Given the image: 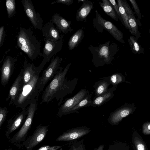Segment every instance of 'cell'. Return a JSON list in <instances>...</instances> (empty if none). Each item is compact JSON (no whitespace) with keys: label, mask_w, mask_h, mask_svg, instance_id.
Masks as SVG:
<instances>
[{"label":"cell","mask_w":150,"mask_h":150,"mask_svg":"<svg viewBox=\"0 0 150 150\" xmlns=\"http://www.w3.org/2000/svg\"><path fill=\"white\" fill-rule=\"evenodd\" d=\"M127 16L130 27L129 31L138 40L141 37V33L139 30L137 19L135 16L131 15H127Z\"/></svg>","instance_id":"26"},{"label":"cell","mask_w":150,"mask_h":150,"mask_svg":"<svg viewBox=\"0 0 150 150\" xmlns=\"http://www.w3.org/2000/svg\"><path fill=\"white\" fill-rule=\"evenodd\" d=\"M38 99L35 100L28 108V113L25 121L19 131L13 137L12 140L19 142L23 139L31 125L35 113L37 108Z\"/></svg>","instance_id":"7"},{"label":"cell","mask_w":150,"mask_h":150,"mask_svg":"<svg viewBox=\"0 0 150 150\" xmlns=\"http://www.w3.org/2000/svg\"><path fill=\"white\" fill-rule=\"evenodd\" d=\"M6 5L8 17H13L15 14L16 2L15 0H6Z\"/></svg>","instance_id":"30"},{"label":"cell","mask_w":150,"mask_h":150,"mask_svg":"<svg viewBox=\"0 0 150 150\" xmlns=\"http://www.w3.org/2000/svg\"><path fill=\"white\" fill-rule=\"evenodd\" d=\"M109 1L112 4L115 12L119 16V18L121 17L120 15L119 11V7L118 4L116 2L115 0H109Z\"/></svg>","instance_id":"39"},{"label":"cell","mask_w":150,"mask_h":150,"mask_svg":"<svg viewBox=\"0 0 150 150\" xmlns=\"http://www.w3.org/2000/svg\"><path fill=\"white\" fill-rule=\"evenodd\" d=\"M105 147V145L103 144L99 145L98 147L95 150H104V148Z\"/></svg>","instance_id":"42"},{"label":"cell","mask_w":150,"mask_h":150,"mask_svg":"<svg viewBox=\"0 0 150 150\" xmlns=\"http://www.w3.org/2000/svg\"><path fill=\"white\" fill-rule=\"evenodd\" d=\"M30 81L24 85L15 99L13 105L22 110L26 108L35 100L38 99L41 93L39 85V75L44 67L40 65Z\"/></svg>","instance_id":"2"},{"label":"cell","mask_w":150,"mask_h":150,"mask_svg":"<svg viewBox=\"0 0 150 150\" xmlns=\"http://www.w3.org/2000/svg\"><path fill=\"white\" fill-rule=\"evenodd\" d=\"M85 1V0H78V3H80L81 1H82L83 2Z\"/></svg>","instance_id":"43"},{"label":"cell","mask_w":150,"mask_h":150,"mask_svg":"<svg viewBox=\"0 0 150 150\" xmlns=\"http://www.w3.org/2000/svg\"><path fill=\"white\" fill-rule=\"evenodd\" d=\"M44 38L52 42L62 39L63 36L60 35L58 30L51 21L46 23L41 30Z\"/></svg>","instance_id":"14"},{"label":"cell","mask_w":150,"mask_h":150,"mask_svg":"<svg viewBox=\"0 0 150 150\" xmlns=\"http://www.w3.org/2000/svg\"><path fill=\"white\" fill-rule=\"evenodd\" d=\"M71 64L69 63L67 64L63 70V67H60L43 91L41 103L45 102L48 103L55 98L59 106L67 95L72 93L77 84L78 79L75 78L70 80L66 77Z\"/></svg>","instance_id":"1"},{"label":"cell","mask_w":150,"mask_h":150,"mask_svg":"<svg viewBox=\"0 0 150 150\" xmlns=\"http://www.w3.org/2000/svg\"><path fill=\"white\" fill-rule=\"evenodd\" d=\"M142 131L145 135L150 134V122H146L143 124Z\"/></svg>","instance_id":"37"},{"label":"cell","mask_w":150,"mask_h":150,"mask_svg":"<svg viewBox=\"0 0 150 150\" xmlns=\"http://www.w3.org/2000/svg\"><path fill=\"white\" fill-rule=\"evenodd\" d=\"M101 79H102L95 82L93 86L95 88L94 91L95 95L93 99L106 93L111 85L109 79L106 77Z\"/></svg>","instance_id":"22"},{"label":"cell","mask_w":150,"mask_h":150,"mask_svg":"<svg viewBox=\"0 0 150 150\" xmlns=\"http://www.w3.org/2000/svg\"><path fill=\"white\" fill-rule=\"evenodd\" d=\"M88 49L92 55V62L95 67L97 68L105 65L110 64L119 51L117 44L114 42L110 43V41L98 46L91 45Z\"/></svg>","instance_id":"4"},{"label":"cell","mask_w":150,"mask_h":150,"mask_svg":"<svg viewBox=\"0 0 150 150\" xmlns=\"http://www.w3.org/2000/svg\"><path fill=\"white\" fill-rule=\"evenodd\" d=\"M84 36L83 27L78 30L69 40L68 45L69 50H71L76 47L81 42Z\"/></svg>","instance_id":"23"},{"label":"cell","mask_w":150,"mask_h":150,"mask_svg":"<svg viewBox=\"0 0 150 150\" xmlns=\"http://www.w3.org/2000/svg\"><path fill=\"white\" fill-rule=\"evenodd\" d=\"M28 113V110L26 108L17 113L13 119L9 120L8 121L9 128L7 134H10L18 128L23 122H24Z\"/></svg>","instance_id":"19"},{"label":"cell","mask_w":150,"mask_h":150,"mask_svg":"<svg viewBox=\"0 0 150 150\" xmlns=\"http://www.w3.org/2000/svg\"><path fill=\"white\" fill-rule=\"evenodd\" d=\"M117 1L119 7V12L123 22V24L126 28L129 30L130 27L127 15L122 4L121 0H117Z\"/></svg>","instance_id":"29"},{"label":"cell","mask_w":150,"mask_h":150,"mask_svg":"<svg viewBox=\"0 0 150 150\" xmlns=\"http://www.w3.org/2000/svg\"><path fill=\"white\" fill-rule=\"evenodd\" d=\"M98 1L100 6L107 15L115 21H118V16L109 0H102V2L99 1Z\"/></svg>","instance_id":"25"},{"label":"cell","mask_w":150,"mask_h":150,"mask_svg":"<svg viewBox=\"0 0 150 150\" xmlns=\"http://www.w3.org/2000/svg\"><path fill=\"white\" fill-rule=\"evenodd\" d=\"M89 93L88 90L82 88L74 96L67 100L59 108L57 115L59 117L66 115L71 109L85 98Z\"/></svg>","instance_id":"10"},{"label":"cell","mask_w":150,"mask_h":150,"mask_svg":"<svg viewBox=\"0 0 150 150\" xmlns=\"http://www.w3.org/2000/svg\"><path fill=\"white\" fill-rule=\"evenodd\" d=\"M17 46L32 61L39 56H42L40 42L30 28L20 27L17 36Z\"/></svg>","instance_id":"3"},{"label":"cell","mask_w":150,"mask_h":150,"mask_svg":"<svg viewBox=\"0 0 150 150\" xmlns=\"http://www.w3.org/2000/svg\"><path fill=\"white\" fill-rule=\"evenodd\" d=\"M22 73L23 69H22L10 88L8 96L6 99L7 101L10 99L8 106L13 104L23 86L22 81Z\"/></svg>","instance_id":"15"},{"label":"cell","mask_w":150,"mask_h":150,"mask_svg":"<svg viewBox=\"0 0 150 150\" xmlns=\"http://www.w3.org/2000/svg\"><path fill=\"white\" fill-rule=\"evenodd\" d=\"M91 131L87 126H80L72 128L67 130L59 136L57 141H74L88 133Z\"/></svg>","instance_id":"11"},{"label":"cell","mask_w":150,"mask_h":150,"mask_svg":"<svg viewBox=\"0 0 150 150\" xmlns=\"http://www.w3.org/2000/svg\"><path fill=\"white\" fill-rule=\"evenodd\" d=\"M106 77L109 79L110 84L112 86H117L122 82L123 80L122 75L119 73H115Z\"/></svg>","instance_id":"31"},{"label":"cell","mask_w":150,"mask_h":150,"mask_svg":"<svg viewBox=\"0 0 150 150\" xmlns=\"http://www.w3.org/2000/svg\"><path fill=\"white\" fill-rule=\"evenodd\" d=\"M62 146H54L50 147L47 146L42 147L37 150H56L61 147Z\"/></svg>","instance_id":"41"},{"label":"cell","mask_w":150,"mask_h":150,"mask_svg":"<svg viewBox=\"0 0 150 150\" xmlns=\"http://www.w3.org/2000/svg\"><path fill=\"white\" fill-rule=\"evenodd\" d=\"M74 1V0H57L55 1L52 2L51 4H53L55 3H61L63 4L69 6L71 5Z\"/></svg>","instance_id":"40"},{"label":"cell","mask_w":150,"mask_h":150,"mask_svg":"<svg viewBox=\"0 0 150 150\" xmlns=\"http://www.w3.org/2000/svg\"><path fill=\"white\" fill-rule=\"evenodd\" d=\"M8 110L6 107H0V127L4 122L6 118Z\"/></svg>","instance_id":"34"},{"label":"cell","mask_w":150,"mask_h":150,"mask_svg":"<svg viewBox=\"0 0 150 150\" xmlns=\"http://www.w3.org/2000/svg\"></svg>","instance_id":"45"},{"label":"cell","mask_w":150,"mask_h":150,"mask_svg":"<svg viewBox=\"0 0 150 150\" xmlns=\"http://www.w3.org/2000/svg\"><path fill=\"white\" fill-rule=\"evenodd\" d=\"M96 17L93 21L94 27L100 33L104 30L108 31L118 41L124 44V36L122 33L112 23L106 20L101 16L97 10L95 11Z\"/></svg>","instance_id":"5"},{"label":"cell","mask_w":150,"mask_h":150,"mask_svg":"<svg viewBox=\"0 0 150 150\" xmlns=\"http://www.w3.org/2000/svg\"><path fill=\"white\" fill-rule=\"evenodd\" d=\"M48 130L47 126L39 125L33 135L27 139L25 145L28 150H32L44 138Z\"/></svg>","instance_id":"13"},{"label":"cell","mask_w":150,"mask_h":150,"mask_svg":"<svg viewBox=\"0 0 150 150\" xmlns=\"http://www.w3.org/2000/svg\"><path fill=\"white\" fill-rule=\"evenodd\" d=\"M137 39L134 36H130L128 41L132 52L134 53L141 54L143 53L144 49L139 44Z\"/></svg>","instance_id":"28"},{"label":"cell","mask_w":150,"mask_h":150,"mask_svg":"<svg viewBox=\"0 0 150 150\" xmlns=\"http://www.w3.org/2000/svg\"><path fill=\"white\" fill-rule=\"evenodd\" d=\"M108 150H129V148L125 143L117 142L110 145Z\"/></svg>","instance_id":"32"},{"label":"cell","mask_w":150,"mask_h":150,"mask_svg":"<svg viewBox=\"0 0 150 150\" xmlns=\"http://www.w3.org/2000/svg\"><path fill=\"white\" fill-rule=\"evenodd\" d=\"M5 36V28L4 26L2 25L0 28V47H1L3 45Z\"/></svg>","instance_id":"38"},{"label":"cell","mask_w":150,"mask_h":150,"mask_svg":"<svg viewBox=\"0 0 150 150\" xmlns=\"http://www.w3.org/2000/svg\"><path fill=\"white\" fill-rule=\"evenodd\" d=\"M21 2L25 14L34 28L41 30L43 27V19L39 12H36L32 1L23 0Z\"/></svg>","instance_id":"8"},{"label":"cell","mask_w":150,"mask_h":150,"mask_svg":"<svg viewBox=\"0 0 150 150\" xmlns=\"http://www.w3.org/2000/svg\"><path fill=\"white\" fill-rule=\"evenodd\" d=\"M116 88L117 86H112L106 93L94 99L91 107H100L110 100L114 96L113 92Z\"/></svg>","instance_id":"21"},{"label":"cell","mask_w":150,"mask_h":150,"mask_svg":"<svg viewBox=\"0 0 150 150\" xmlns=\"http://www.w3.org/2000/svg\"><path fill=\"white\" fill-rule=\"evenodd\" d=\"M93 4L88 0H85L77 10L76 19L77 22H86L88 15L93 9Z\"/></svg>","instance_id":"20"},{"label":"cell","mask_w":150,"mask_h":150,"mask_svg":"<svg viewBox=\"0 0 150 150\" xmlns=\"http://www.w3.org/2000/svg\"><path fill=\"white\" fill-rule=\"evenodd\" d=\"M62 59L58 56L52 58L50 63L40 77L39 85L41 92L48 82L52 79L60 69Z\"/></svg>","instance_id":"6"},{"label":"cell","mask_w":150,"mask_h":150,"mask_svg":"<svg viewBox=\"0 0 150 150\" xmlns=\"http://www.w3.org/2000/svg\"><path fill=\"white\" fill-rule=\"evenodd\" d=\"M91 95L89 93L85 98L69 110L67 115L75 112L78 110L84 107H91L93 101L91 99Z\"/></svg>","instance_id":"27"},{"label":"cell","mask_w":150,"mask_h":150,"mask_svg":"<svg viewBox=\"0 0 150 150\" xmlns=\"http://www.w3.org/2000/svg\"><path fill=\"white\" fill-rule=\"evenodd\" d=\"M83 142V139L73 141L70 144L69 150H86Z\"/></svg>","instance_id":"33"},{"label":"cell","mask_w":150,"mask_h":150,"mask_svg":"<svg viewBox=\"0 0 150 150\" xmlns=\"http://www.w3.org/2000/svg\"><path fill=\"white\" fill-rule=\"evenodd\" d=\"M132 142L135 150H149L143 138L137 131L133 133Z\"/></svg>","instance_id":"24"},{"label":"cell","mask_w":150,"mask_h":150,"mask_svg":"<svg viewBox=\"0 0 150 150\" xmlns=\"http://www.w3.org/2000/svg\"><path fill=\"white\" fill-rule=\"evenodd\" d=\"M134 150H135L134 149Z\"/></svg>","instance_id":"46"},{"label":"cell","mask_w":150,"mask_h":150,"mask_svg":"<svg viewBox=\"0 0 150 150\" xmlns=\"http://www.w3.org/2000/svg\"><path fill=\"white\" fill-rule=\"evenodd\" d=\"M149 33H150V30H149Z\"/></svg>","instance_id":"44"},{"label":"cell","mask_w":150,"mask_h":150,"mask_svg":"<svg viewBox=\"0 0 150 150\" xmlns=\"http://www.w3.org/2000/svg\"><path fill=\"white\" fill-rule=\"evenodd\" d=\"M130 109L122 106L111 112L108 119V122L112 125H117L124 117L130 113Z\"/></svg>","instance_id":"17"},{"label":"cell","mask_w":150,"mask_h":150,"mask_svg":"<svg viewBox=\"0 0 150 150\" xmlns=\"http://www.w3.org/2000/svg\"><path fill=\"white\" fill-rule=\"evenodd\" d=\"M50 21L55 24L56 28L63 33H71L73 30L70 26L71 22L67 20L58 13H54Z\"/></svg>","instance_id":"16"},{"label":"cell","mask_w":150,"mask_h":150,"mask_svg":"<svg viewBox=\"0 0 150 150\" xmlns=\"http://www.w3.org/2000/svg\"><path fill=\"white\" fill-rule=\"evenodd\" d=\"M129 1L131 4L134 10V13L137 15L138 19H141L142 18V14L139 6L136 1L134 0H129Z\"/></svg>","instance_id":"35"},{"label":"cell","mask_w":150,"mask_h":150,"mask_svg":"<svg viewBox=\"0 0 150 150\" xmlns=\"http://www.w3.org/2000/svg\"><path fill=\"white\" fill-rule=\"evenodd\" d=\"M121 1L127 15H131L133 16H135L133 11L131 9L127 1L125 0H121Z\"/></svg>","instance_id":"36"},{"label":"cell","mask_w":150,"mask_h":150,"mask_svg":"<svg viewBox=\"0 0 150 150\" xmlns=\"http://www.w3.org/2000/svg\"><path fill=\"white\" fill-rule=\"evenodd\" d=\"M38 69L33 63H30L25 59L23 62L22 76V81L23 85L29 82Z\"/></svg>","instance_id":"18"},{"label":"cell","mask_w":150,"mask_h":150,"mask_svg":"<svg viewBox=\"0 0 150 150\" xmlns=\"http://www.w3.org/2000/svg\"><path fill=\"white\" fill-rule=\"evenodd\" d=\"M17 61V58L11 55L8 56L4 59L0 68L1 81L2 86L6 85L8 82L13 72L15 63Z\"/></svg>","instance_id":"12"},{"label":"cell","mask_w":150,"mask_h":150,"mask_svg":"<svg viewBox=\"0 0 150 150\" xmlns=\"http://www.w3.org/2000/svg\"><path fill=\"white\" fill-rule=\"evenodd\" d=\"M45 45L42 53L43 57L40 64L44 67L52 57L60 51L63 45L64 40L62 39L57 41L52 42L44 38Z\"/></svg>","instance_id":"9"}]
</instances>
